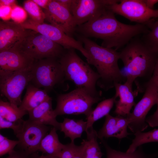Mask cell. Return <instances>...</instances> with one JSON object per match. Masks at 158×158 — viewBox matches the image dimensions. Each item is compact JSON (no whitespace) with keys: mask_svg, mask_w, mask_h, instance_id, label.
I'll return each instance as SVG.
<instances>
[{"mask_svg":"<svg viewBox=\"0 0 158 158\" xmlns=\"http://www.w3.org/2000/svg\"><path fill=\"white\" fill-rule=\"evenodd\" d=\"M104 147L107 156L110 158H156L158 157V152L151 154H147L143 152L142 145L131 153L123 152L111 148L104 138L100 139Z\"/></svg>","mask_w":158,"mask_h":158,"instance_id":"d4e9b609","label":"cell"},{"mask_svg":"<svg viewBox=\"0 0 158 158\" xmlns=\"http://www.w3.org/2000/svg\"><path fill=\"white\" fill-rule=\"evenodd\" d=\"M107 158H110L109 157L107 156Z\"/></svg>","mask_w":158,"mask_h":158,"instance_id":"7bdbcfd3","label":"cell"},{"mask_svg":"<svg viewBox=\"0 0 158 158\" xmlns=\"http://www.w3.org/2000/svg\"><path fill=\"white\" fill-rule=\"evenodd\" d=\"M32 30L14 21H0V52L12 48Z\"/></svg>","mask_w":158,"mask_h":158,"instance_id":"9a60e30c","label":"cell"},{"mask_svg":"<svg viewBox=\"0 0 158 158\" xmlns=\"http://www.w3.org/2000/svg\"><path fill=\"white\" fill-rule=\"evenodd\" d=\"M31 156L32 158H42L37 152L31 154Z\"/></svg>","mask_w":158,"mask_h":158,"instance_id":"60d3db41","label":"cell"},{"mask_svg":"<svg viewBox=\"0 0 158 158\" xmlns=\"http://www.w3.org/2000/svg\"><path fill=\"white\" fill-rule=\"evenodd\" d=\"M5 158H32L31 155L27 154L24 151L19 150L13 151L8 154V156Z\"/></svg>","mask_w":158,"mask_h":158,"instance_id":"e575fe53","label":"cell"},{"mask_svg":"<svg viewBox=\"0 0 158 158\" xmlns=\"http://www.w3.org/2000/svg\"><path fill=\"white\" fill-rule=\"evenodd\" d=\"M107 8L138 24H146L152 19L158 18V9L148 8L143 0H119Z\"/></svg>","mask_w":158,"mask_h":158,"instance_id":"8fae6325","label":"cell"},{"mask_svg":"<svg viewBox=\"0 0 158 158\" xmlns=\"http://www.w3.org/2000/svg\"><path fill=\"white\" fill-rule=\"evenodd\" d=\"M49 130L47 126L28 119L24 121L22 128L16 135L19 150L29 155L39 150L41 142Z\"/></svg>","mask_w":158,"mask_h":158,"instance_id":"7c38bea8","label":"cell"},{"mask_svg":"<svg viewBox=\"0 0 158 158\" xmlns=\"http://www.w3.org/2000/svg\"><path fill=\"white\" fill-rule=\"evenodd\" d=\"M28 114V111L20 109L9 102L0 99V116L4 118L11 121H17Z\"/></svg>","mask_w":158,"mask_h":158,"instance_id":"484cf974","label":"cell"},{"mask_svg":"<svg viewBox=\"0 0 158 158\" xmlns=\"http://www.w3.org/2000/svg\"><path fill=\"white\" fill-rule=\"evenodd\" d=\"M25 29L38 32L63 47L65 49H73L79 51L88 60L89 55L82 43L70 36L58 28L51 24L43 23H39L30 18L20 23Z\"/></svg>","mask_w":158,"mask_h":158,"instance_id":"30bf717a","label":"cell"},{"mask_svg":"<svg viewBox=\"0 0 158 158\" xmlns=\"http://www.w3.org/2000/svg\"><path fill=\"white\" fill-rule=\"evenodd\" d=\"M135 137L126 151L131 153L139 146L146 143L158 142V129H155L146 132H139L134 134Z\"/></svg>","mask_w":158,"mask_h":158,"instance_id":"4316f807","label":"cell"},{"mask_svg":"<svg viewBox=\"0 0 158 158\" xmlns=\"http://www.w3.org/2000/svg\"><path fill=\"white\" fill-rule=\"evenodd\" d=\"M23 7L32 20L39 23H44L45 18V13L41 7L33 0L25 1Z\"/></svg>","mask_w":158,"mask_h":158,"instance_id":"f1b7e54d","label":"cell"},{"mask_svg":"<svg viewBox=\"0 0 158 158\" xmlns=\"http://www.w3.org/2000/svg\"><path fill=\"white\" fill-rule=\"evenodd\" d=\"M151 20L146 25L149 30L142 35L141 38L154 51L158 53V19Z\"/></svg>","mask_w":158,"mask_h":158,"instance_id":"83f0119b","label":"cell"},{"mask_svg":"<svg viewBox=\"0 0 158 158\" xmlns=\"http://www.w3.org/2000/svg\"><path fill=\"white\" fill-rule=\"evenodd\" d=\"M77 37L89 55L87 63L96 68L100 76L97 85L107 91L116 84L121 83L123 77L118 64L119 52L100 46L86 37L78 35Z\"/></svg>","mask_w":158,"mask_h":158,"instance_id":"3957f363","label":"cell"},{"mask_svg":"<svg viewBox=\"0 0 158 158\" xmlns=\"http://www.w3.org/2000/svg\"><path fill=\"white\" fill-rule=\"evenodd\" d=\"M31 71L32 78L30 82L38 88H43L47 92L65 81L64 73L58 59L35 60Z\"/></svg>","mask_w":158,"mask_h":158,"instance_id":"52a82bcc","label":"cell"},{"mask_svg":"<svg viewBox=\"0 0 158 158\" xmlns=\"http://www.w3.org/2000/svg\"><path fill=\"white\" fill-rule=\"evenodd\" d=\"M18 142V140H11L7 138L0 142V156L1 157L12 152L14 151V148Z\"/></svg>","mask_w":158,"mask_h":158,"instance_id":"1f68e13d","label":"cell"},{"mask_svg":"<svg viewBox=\"0 0 158 158\" xmlns=\"http://www.w3.org/2000/svg\"><path fill=\"white\" fill-rule=\"evenodd\" d=\"M56 131L54 127L51 129L49 133L42 140L38 151L46 155L54 156H56L60 153L64 145L60 142Z\"/></svg>","mask_w":158,"mask_h":158,"instance_id":"7402d4cb","label":"cell"},{"mask_svg":"<svg viewBox=\"0 0 158 158\" xmlns=\"http://www.w3.org/2000/svg\"><path fill=\"white\" fill-rule=\"evenodd\" d=\"M75 50L65 49L59 59L65 81H71L76 87L85 88L93 95L102 97V92L98 91L96 88L99 75L78 56Z\"/></svg>","mask_w":158,"mask_h":158,"instance_id":"277c9868","label":"cell"},{"mask_svg":"<svg viewBox=\"0 0 158 158\" xmlns=\"http://www.w3.org/2000/svg\"><path fill=\"white\" fill-rule=\"evenodd\" d=\"M87 122L83 119L75 120L64 118L61 123L60 131L63 133L64 138H69L71 142L74 143L75 140L80 138L82 134L86 130Z\"/></svg>","mask_w":158,"mask_h":158,"instance_id":"44dd1931","label":"cell"},{"mask_svg":"<svg viewBox=\"0 0 158 158\" xmlns=\"http://www.w3.org/2000/svg\"><path fill=\"white\" fill-rule=\"evenodd\" d=\"M143 0L147 7L151 9H154L155 5L158 3V0Z\"/></svg>","mask_w":158,"mask_h":158,"instance_id":"ab89813d","label":"cell"},{"mask_svg":"<svg viewBox=\"0 0 158 158\" xmlns=\"http://www.w3.org/2000/svg\"><path fill=\"white\" fill-rule=\"evenodd\" d=\"M146 24H127L119 21L115 13L107 8L96 19L76 27L75 32L87 37L102 40L101 46L121 49L133 38L146 33Z\"/></svg>","mask_w":158,"mask_h":158,"instance_id":"6da1fadb","label":"cell"},{"mask_svg":"<svg viewBox=\"0 0 158 158\" xmlns=\"http://www.w3.org/2000/svg\"><path fill=\"white\" fill-rule=\"evenodd\" d=\"M116 0H73L71 10L76 27L100 16L107 6L118 2Z\"/></svg>","mask_w":158,"mask_h":158,"instance_id":"4fadbf2b","label":"cell"},{"mask_svg":"<svg viewBox=\"0 0 158 158\" xmlns=\"http://www.w3.org/2000/svg\"><path fill=\"white\" fill-rule=\"evenodd\" d=\"M114 87L115 95L119 97V99L115 102L116 108L114 111L117 116L126 117L130 113L133 106L135 105L134 98L138 95L139 91L138 89L133 91L132 87L126 83H116Z\"/></svg>","mask_w":158,"mask_h":158,"instance_id":"ac0fdd59","label":"cell"},{"mask_svg":"<svg viewBox=\"0 0 158 158\" xmlns=\"http://www.w3.org/2000/svg\"><path fill=\"white\" fill-rule=\"evenodd\" d=\"M7 137L4 136L1 134H0V142H2Z\"/></svg>","mask_w":158,"mask_h":158,"instance_id":"b9f144b4","label":"cell"},{"mask_svg":"<svg viewBox=\"0 0 158 158\" xmlns=\"http://www.w3.org/2000/svg\"><path fill=\"white\" fill-rule=\"evenodd\" d=\"M58 3L65 7L71 12L73 0H56Z\"/></svg>","mask_w":158,"mask_h":158,"instance_id":"f35d334b","label":"cell"},{"mask_svg":"<svg viewBox=\"0 0 158 158\" xmlns=\"http://www.w3.org/2000/svg\"><path fill=\"white\" fill-rule=\"evenodd\" d=\"M144 94L135 106L132 112L126 117L129 121L128 127L134 133L142 132L148 126L146 116L152 107L158 101V89L149 81L145 83Z\"/></svg>","mask_w":158,"mask_h":158,"instance_id":"9c48e42d","label":"cell"},{"mask_svg":"<svg viewBox=\"0 0 158 158\" xmlns=\"http://www.w3.org/2000/svg\"><path fill=\"white\" fill-rule=\"evenodd\" d=\"M16 2L15 0H0V6H8L12 8L16 6Z\"/></svg>","mask_w":158,"mask_h":158,"instance_id":"8d00e7d4","label":"cell"},{"mask_svg":"<svg viewBox=\"0 0 158 158\" xmlns=\"http://www.w3.org/2000/svg\"><path fill=\"white\" fill-rule=\"evenodd\" d=\"M12 48L23 52L35 60L48 58L59 59L65 50L60 44L32 30Z\"/></svg>","mask_w":158,"mask_h":158,"instance_id":"8992f818","label":"cell"},{"mask_svg":"<svg viewBox=\"0 0 158 158\" xmlns=\"http://www.w3.org/2000/svg\"><path fill=\"white\" fill-rule=\"evenodd\" d=\"M50 97L36 108L28 111L29 118L33 121L45 125H50L60 130L61 123L56 120L57 116L52 108Z\"/></svg>","mask_w":158,"mask_h":158,"instance_id":"d6986e66","label":"cell"},{"mask_svg":"<svg viewBox=\"0 0 158 158\" xmlns=\"http://www.w3.org/2000/svg\"><path fill=\"white\" fill-rule=\"evenodd\" d=\"M87 138L83 139V158H102L103 155L97 142V132L93 128L86 132Z\"/></svg>","mask_w":158,"mask_h":158,"instance_id":"cb8c5ba5","label":"cell"},{"mask_svg":"<svg viewBox=\"0 0 158 158\" xmlns=\"http://www.w3.org/2000/svg\"><path fill=\"white\" fill-rule=\"evenodd\" d=\"M24 121L21 119L17 121H11L0 116V129H11L16 135L22 128Z\"/></svg>","mask_w":158,"mask_h":158,"instance_id":"4dcf8cb0","label":"cell"},{"mask_svg":"<svg viewBox=\"0 0 158 158\" xmlns=\"http://www.w3.org/2000/svg\"><path fill=\"white\" fill-rule=\"evenodd\" d=\"M32 78L31 69L16 71L0 70L1 93L9 102L19 107L22 102V92Z\"/></svg>","mask_w":158,"mask_h":158,"instance_id":"ba28073f","label":"cell"},{"mask_svg":"<svg viewBox=\"0 0 158 158\" xmlns=\"http://www.w3.org/2000/svg\"><path fill=\"white\" fill-rule=\"evenodd\" d=\"M26 16L24 10L16 5L12 8L11 17L14 21L19 23L24 22Z\"/></svg>","mask_w":158,"mask_h":158,"instance_id":"d6a6232c","label":"cell"},{"mask_svg":"<svg viewBox=\"0 0 158 158\" xmlns=\"http://www.w3.org/2000/svg\"><path fill=\"white\" fill-rule=\"evenodd\" d=\"M139 36L132 39L119 51L120 59L126 71L125 83L132 87L137 78L150 80L158 58V53Z\"/></svg>","mask_w":158,"mask_h":158,"instance_id":"7a4b0ae2","label":"cell"},{"mask_svg":"<svg viewBox=\"0 0 158 158\" xmlns=\"http://www.w3.org/2000/svg\"><path fill=\"white\" fill-rule=\"evenodd\" d=\"M50 97L46 90L38 88L30 83L26 87L25 94L18 107L28 112Z\"/></svg>","mask_w":158,"mask_h":158,"instance_id":"ffe728a7","label":"cell"},{"mask_svg":"<svg viewBox=\"0 0 158 158\" xmlns=\"http://www.w3.org/2000/svg\"><path fill=\"white\" fill-rule=\"evenodd\" d=\"M102 99L94 96L86 89L76 87L71 92L57 95L54 111L56 116L64 115H85L87 117L93 105Z\"/></svg>","mask_w":158,"mask_h":158,"instance_id":"5b68a950","label":"cell"},{"mask_svg":"<svg viewBox=\"0 0 158 158\" xmlns=\"http://www.w3.org/2000/svg\"><path fill=\"white\" fill-rule=\"evenodd\" d=\"M157 107L154 113L146 119V122L151 127L158 126V101L157 104Z\"/></svg>","mask_w":158,"mask_h":158,"instance_id":"836d02e7","label":"cell"},{"mask_svg":"<svg viewBox=\"0 0 158 158\" xmlns=\"http://www.w3.org/2000/svg\"><path fill=\"white\" fill-rule=\"evenodd\" d=\"M158 89V58L151 78L148 81Z\"/></svg>","mask_w":158,"mask_h":158,"instance_id":"d590c367","label":"cell"},{"mask_svg":"<svg viewBox=\"0 0 158 158\" xmlns=\"http://www.w3.org/2000/svg\"><path fill=\"white\" fill-rule=\"evenodd\" d=\"M118 97L115 95L112 97L103 100L86 117L87 128L85 132L93 128V125L96 121L109 114Z\"/></svg>","mask_w":158,"mask_h":158,"instance_id":"603a6c76","label":"cell"},{"mask_svg":"<svg viewBox=\"0 0 158 158\" xmlns=\"http://www.w3.org/2000/svg\"><path fill=\"white\" fill-rule=\"evenodd\" d=\"M45 20L73 37L75 33V26L70 11L57 2L51 0L47 8L43 11Z\"/></svg>","mask_w":158,"mask_h":158,"instance_id":"5bb4252c","label":"cell"},{"mask_svg":"<svg viewBox=\"0 0 158 158\" xmlns=\"http://www.w3.org/2000/svg\"><path fill=\"white\" fill-rule=\"evenodd\" d=\"M40 7L46 9L51 0H33Z\"/></svg>","mask_w":158,"mask_h":158,"instance_id":"74e56055","label":"cell"},{"mask_svg":"<svg viewBox=\"0 0 158 158\" xmlns=\"http://www.w3.org/2000/svg\"><path fill=\"white\" fill-rule=\"evenodd\" d=\"M105 117L102 127L97 132L99 139L111 137L121 139L130 134L127 130L129 121L126 117H114L109 114Z\"/></svg>","mask_w":158,"mask_h":158,"instance_id":"e0dca14e","label":"cell"},{"mask_svg":"<svg viewBox=\"0 0 158 158\" xmlns=\"http://www.w3.org/2000/svg\"><path fill=\"white\" fill-rule=\"evenodd\" d=\"M35 60L14 48L0 52V70L16 71L31 69Z\"/></svg>","mask_w":158,"mask_h":158,"instance_id":"2e32d148","label":"cell"},{"mask_svg":"<svg viewBox=\"0 0 158 158\" xmlns=\"http://www.w3.org/2000/svg\"><path fill=\"white\" fill-rule=\"evenodd\" d=\"M84 143L83 141L80 145L71 143L64 145L60 153L56 156L59 158H83Z\"/></svg>","mask_w":158,"mask_h":158,"instance_id":"f546056e","label":"cell"}]
</instances>
